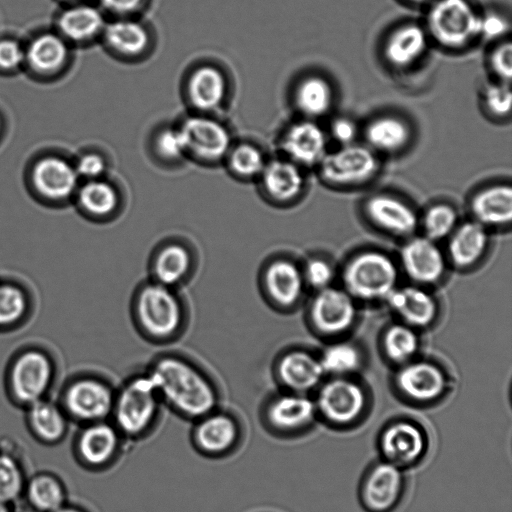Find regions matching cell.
<instances>
[{
    "instance_id": "cell-25",
    "label": "cell",
    "mask_w": 512,
    "mask_h": 512,
    "mask_svg": "<svg viewBox=\"0 0 512 512\" xmlns=\"http://www.w3.org/2000/svg\"><path fill=\"white\" fill-rule=\"evenodd\" d=\"M371 222L395 235L412 234L418 223L414 210L401 199L389 194H375L364 205Z\"/></svg>"
},
{
    "instance_id": "cell-6",
    "label": "cell",
    "mask_w": 512,
    "mask_h": 512,
    "mask_svg": "<svg viewBox=\"0 0 512 512\" xmlns=\"http://www.w3.org/2000/svg\"><path fill=\"white\" fill-rule=\"evenodd\" d=\"M189 440L193 450L209 460L234 455L242 446L246 431L240 418L220 407L191 422Z\"/></svg>"
},
{
    "instance_id": "cell-17",
    "label": "cell",
    "mask_w": 512,
    "mask_h": 512,
    "mask_svg": "<svg viewBox=\"0 0 512 512\" xmlns=\"http://www.w3.org/2000/svg\"><path fill=\"white\" fill-rule=\"evenodd\" d=\"M309 314L318 331L334 335L346 331L353 324L356 306L353 297L346 290L329 286L315 295Z\"/></svg>"
},
{
    "instance_id": "cell-1",
    "label": "cell",
    "mask_w": 512,
    "mask_h": 512,
    "mask_svg": "<svg viewBox=\"0 0 512 512\" xmlns=\"http://www.w3.org/2000/svg\"><path fill=\"white\" fill-rule=\"evenodd\" d=\"M147 373L163 405L182 419L192 422L220 407V393L213 380L182 356H160Z\"/></svg>"
},
{
    "instance_id": "cell-10",
    "label": "cell",
    "mask_w": 512,
    "mask_h": 512,
    "mask_svg": "<svg viewBox=\"0 0 512 512\" xmlns=\"http://www.w3.org/2000/svg\"><path fill=\"white\" fill-rule=\"evenodd\" d=\"M127 440L110 419L81 425L73 445L77 462L86 470H109L121 459Z\"/></svg>"
},
{
    "instance_id": "cell-33",
    "label": "cell",
    "mask_w": 512,
    "mask_h": 512,
    "mask_svg": "<svg viewBox=\"0 0 512 512\" xmlns=\"http://www.w3.org/2000/svg\"><path fill=\"white\" fill-rule=\"evenodd\" d=\"M27 424L32 435L44 444L59 442L65 437L68 429L64 410L44 399L28 406Z\"/></svg>"
},
{
    "instance_id": "cell-3",
    "label": "cell",
    "mask_w": 512,
    "mask_h": 512,
    "mask_svg": "<svg viewBox=\"0 0 512 512\" xmlns=\"http://www.w3.org/2000/svg\"><path fill=\"white\" fill-rule=\"evenodd\" d=\"M133 313L137 327L152 341L174 339L185 322V309L175 289L153 280L135 293Z\"/></svg>"
},
{
    "instance_id": "cell-43",
    "label": "cell",
    "mask_w": 512,
    "mask_h": 512,
    "mask_svg": "<svg viewBox=\"0 0 512 512\" xmlns=\"http://www.w3.org/2000/svg\"><path fill=\"white\" fill-rule=\"evenodd\" d=\"M457 223L456 211L447 204L431 206L424 216V229L426 237L435 241L451 234Z\"/></svg>"
},
{
    "instance_id": "cell-28",
    "label": "cell",
    "mask_w": 512,
    "mask_h": 512,
    "mask_svg": "<svg viewBox=\"0 0 512 512\" xmlns=\"http://www.w3.org/2000/svg\"><path fill=\"white\" fill-rule=\"evenodd\" d=\"M227 90V79L223 72L207 64L195 68L186 85L190 103L201 112L219 108L226 98Z\"/></svg>"
},
{
    "instance_id": "cell-15",
    "label": "cell",
    "mask_w": 512,
    "mask_h": 512,
    "mask_svg": "<svg viewBox=\"0 0 512 512\" xmlns=\"http://www.w3.org/2000/svg\"><path fill=\"white\" fill-rule=\"evenodd\" d=\"M52 379L49 358L37 350L19 355L11 368L10 390L14 399L25 406L43 399Z\"/></svg>"
},
{
    "instance_id": "cell-29",
    "label": "cell",
    "mask_w": 512,
    "mask_h": 512,
    "mask_svg": "<svg viewBox=\"0 0 512 512\" xmlns=\"http://www.w3.org/2000/svg\"><path fill=\"white\" fill-rule=\"evenodd\" d=\"M105 24L104 16L98 8L77 4L60 13L57 32L69 44H86L101 36Z\"/></svg>"
},
{
    "instance_id": "cell-42",
    "label": "cell",
    "mask_w": 512,
    "mask_h": 512,
    "mask_svg": "<svg viewBox=\"0 0 512 512\" xmlns=\"http://www.w3.org/2000/svg\"><path fill=\"white\" fill-rule=\"evenodd\" d=\"M319 360L324 373L340 376L358 368L360 354L351 344L337 343L327 347Z\"/></svg>"
},
{
    "instance_id": "cell-46",
    "label": "cell",
    "mask_w": 512,
    "mask_h": 512,
    "mask_svg": "<svg viewBox=\"0 0 512 512\" xmlns=\"http://www.w3.org/2000/svg\"><path fill=\"white\" fill-rule=\"evenodd\" d=\"M154 146L157 154L167 161H177L187 155L179 127H166L160 130L155 137Z\"/></svg>"
},
{
    "instance_id": "cell-18",
    "label": "cell",
    "mask_w": 512,
    "mask_h": 512,
    "mask_svg": "<svg viewBox=\"0 0 512 512\" xmlns=\"http://www.w3.org/2000/svg\"><path fill=\"white\" fill-rule=\"evenodd\" d=\"M260 283L265 297L282 309L295 305L305 286L302 270L293 261L283 257L274 258L265 264Z\"/></svg>"
},
{
    "instance_id": "cell-12",
    "label": "cell",
    "mask_w": 512,
    "mask_h": 512,
    "mask_svg": "<svg viewBox=\"0 0 512 512\" xmlns=\"http://www.w3.org/2000/svg\"><path fill=\"white\" fill-rule=\"evenodd\" d=\"M405 490V470L379 458L362 477L359 500L367 512H392Z\"/></svg>"
},
{
    "instance_id": "cell-14",
    "label": "cell",
    "mask_w": 512,
    "mask_h": 512,
    "mask_svg": "<svg viewBox=\"0 0 512 512\" xmlns=\"http://www.w3.org/2000/svg\"><path fill=\"white\" fill-rule=\"evenodd\" d=\"M184 138L186 153L208 163L225 159L232 147L228 128L220 121L206 115H192L179 126Z\"/></svg>"
},
{
    "instance_id": "cell-40",
    "label": "cell",
    "mask_w": 512,
    "mask_h": 512,
    "mask_svg": "<svg viewBox=\"0 0 512 512\" xmlns=\"http://www.w3.org/2000/svg\"><path fill=\"white\" fill-rule=\"evenodd\" d=\"M386 355L395 362H406L418 349V337L409 325H393L383 339Z\"/></svg>"
},
{
    "instance_id": "cell-27",
    "label": "cell",
    "mask_w": 512,
    "mask_h": 512,
    "mask_svg": "<svg viewBox=\"0 0 512 512\" xmlns=\"http://www.w3.org/2000/svg\"><path fill=\"white\" fill-rule=\"evenodd\" d=\"M427 45L426 29L414 22L404 23L387 37L383 48L384 58L395 69H406L424 55Z\"/></svg>"
},
{
    "instance_id": "cell-52",
    "label": "cell",
    "mask_w": 512,
    "mask_h": 512,
    "mask_svg": "<svg viewBox=\"0 0 512 512\" xmlns=\"http://www.w3.org/2000/svg\"><path fill=\"white\" fill-rule=\"evenodd\" d=\"M331 135L342 146L352 144L357 136L354 122L346 118H339L331 125Z\"/></svg>"
},
{
    "instance_id": "cell-39",
    "label": "cell",
    "mask_w": 512,
    "mask_h": 512,
    "mask_svg": "<svg viewBox=\"0 0 512 512\" xmlns=\"http://www.w3.org/2000/svg\"><path fill=\"white\" fill-rule=\"evenodd\" d=\"M225 159L232 174L245 180L258 179L267 162L263 152L250 143L232 146Z\"/></svg>"
},
{
    "instance_id": "cell-5",
    "label": "cell",
    "mask_w": 512,
    "mask_h": 512,
    "mask_svg": "<svg viewBox=\"0 0 512 512\" xmlns=\"http://www.w3.org/2000/svg\"><path fill=\"white\" fill-rule=\"evenodd\" d=\"M318 420L314 399L307 394L283 390L268 397L260 407L263 430L277 439L307 434Z\"/></svg>"
},
{
    "instance_id": "cell-50",
    "label": "cell",
    "mask_w": 512,
    "mask_h": 512,
    "mask_svg": "<svg viewBox=\"0 0 512 512\" xmlns=\"http://www.w3.org/2000/svg\"><path fill=\"white\" fill-rule=\"evenodd\" d=\"M302 272L305 283H308L318 290L329 287L333 279L332 267L329 263L321 259L310 260Z\"/></svg>"
},
{
    "instance_id": "cell-2",
    "label": "cell",
    "mask_w": 512,
    "mask_h": 512,
    "mask_svg": "<svg viewBox=\"0 0 512 512\" xmlns=\"http://www.w3.org/2000/svg\"><path fill=\"white\" fill-rule=\"evenodd\" d=\"M163 406L155 384L145 372L132 376L115 391L110 420L127 442L142 441L156 430Z\"/></svg>"
},
{
    "instance_id": "cell-35",
    "label": "cell",
    "mask_w": 512,
    "mask_h": 512,
    "mask_svg": "<svg viewBox=\"0 0 512 512\" xmlns=\"http://www.w3.org/2000/svg\"><path fill=\"white\" fill-rule=\"evenodd\" d=\"M488 246V234L484 225L477 221L467 222L452 232L449 256L461 268L476 263Z\"/></svg>"
},
{
    "instance_id": "cell-45",
    "label": "cell",
    "mask_w": 512,
    "mask_h": 512,
    "mask_svg": "<svg viewBox=\"0 0 512 512\" xmlns=\"http://www.w3.org/2000/svg\"><path fill=\"white\" fill-rule=\"evenodd\" d=\"M482 103L485 110L493 117L509 116L512 104L510 82L499 81L486 85L482 91Z\"/></svg>"
},
{
    "instance_id": "cell-26",
    "label": "cell",
    "mask_w": 512,
    "mask_h": 512,
    "mask_svg": "<svg viewBox=\"0 0 512 512\" xmlns=\"http://www.w3.org/2000/svg\"><path fill=\"white\" fill-rule=\"evenodd\" d=\"M69 57V43L58 32L40 33L25 46V65L39 76L59 73Z\"/></svg>"
},
{
    "instance_id": "cell-23",
    "label": "cell",
    "mask_w": 512,
    "mask_h": 512,
    "mask_svg": "<svg viewBox=\"0 0 512 512\" xmlns=\"http://www.w3.org/2000/svg\"><path fill=\"white\" fill-rule=\"evenodd\" d=\"M258 179L263 195L277 204L295 200L305 184L301 167L287 158L267 161Z\"/></svg>"
},
{
    "instance_id": "cell-44",
    "label": "cell",
    "mask_w": 512,
    "mask_h": 512,
    "mask_svg": "<svg viewBox=\"0 0 512 512\" xmlns=\"http://www.w3.org/2000/svg\"><path fill=\"white\" fill-rule=\"evenodd\" d=\"M26 308V296L19 287L0 283V326L16 323L24 315Z\"/></svg>"
},
{
    "instance_id": "cell-24",
    "label": "cell",
    "mask_w": 512,
    "mask_h": 512,
    "mask_svg": "<svg viewBox=\"0 0 512 512\" xmlns=\"http://www.w3.org/2000/svg\"><path fill=\"white\" fill-rule=\"evenodd\" d=\"M194 263L193 253L186 244L168 241L153 254L150 267L152 280L175 289L190 277Z\"/></svg>"
},
{
    "instance_id": "cell-20",
    "label": "cell",
    "mask_w": 512,
    "mask_h": 512,
    "mask_svg": "<svg viewBox=\"0 0 512 512\" xmlns=\"http://www.w3.org/2000/svg\"><path fill=\"white\" fill-rule=\"evenodd\" d=\"M287 159L300 167L318 165L327 153V138L323 129L311 119L288 127L281 140Z\"/></svg>"
},
{
    "instance_id": "cell-49",
    "label": "cell",
    "mask_w": 512,
    "mask_h": 512,
    "mask_svg": "<svg viewBox=\"0 0 512 512\" xmlns=\"http://www.w3.org/2000/svg\"><path fill=\"white\" fill-rule=\"evenodd\" d=\"M78 176L85 180L102 178L107 170L106 159L97 152H86L74 163Z\"/></svg>"
},
{
    "instance_id": "cell-13",
    "label": "cell",
    "mask_w": 512,
    "mask_h": 512,
    "mask_svg": "<svg viewBox=\"0 0 512 512\" xmlns=\"http://www.w3.org/2000/svg\"><path fill=\"white\" fill-rule=\"evenodd\" d=\"M318 166L327 183L351 186L372 179L379 170V161L371 148L349 144L326 153Z\"/></svg>"
},
{
    "instance_id": "cell-38",
    "label": "cell",
    "mask_w": 512,
    "mask_h": 512,
    "mask_svg": "<svg viewBox=\"0 0 512 512\" xmlns=\"http://www.w3.org/2000/svg\"><path fill=\"white\" fill-rule=\"evenodd\" d=\"M26 502L38 512H53L66 503V490L61 480L50 473H39L25 484Z\"/></svg>"
},
{
    "instance_id": "cell-54",
    "label": "cell",
    "mask_w": 512,
    "mask_h": 512,
    "mask_svg": "<svg viewBox=\"0 0 512 512\" xmlns=\"http://www.w3.org/2000/svg\"><path fill=\"white\" fill-rule=\"evenodd\" d=\"M53 512H88L86 509L76 506V505H68L65 503L58 509L54 510Z\"/></svg>"
},
{
    "instance_id": "cell-4",
    "label": "cell",
    "mask_w": 512,
    "mask_h": 512,
    "mask_svg": "<svg viewBox=\"0 0 512 512\" xmlns=\"http://www.w3.org/2000/svg\"><path fill=\"white\" fill-rule=\"evenodd\" d=\"M428 5L426 31L441 47L463 49L480 37L481 14L470 0H433Z\"/></svg>"
},
{
    "instance_id": "cell-22",
    "label": "cell",
    "mask_w": 512,
    "mask_h": 512,
    "mask_svg": "<svg viewBox=\"0 0 512 512\" xmlns=\"http://www.w3.org/2000/svg\"><path fill=\"white\" fill-rule=\"evenodd\" d=\"M406 274L421 284L438 281L445 271V258L435 242L427 237L410 239L401 249Z\"/></svg>"
},
{
    "instance_id": "cell-36",
    "label": "cell",
    "mask_w": 512,
    "mask_h": 512,
    "mask_svg": "<svg viewBox=\"0 0 512 512\" xmlns=\"http://www.w3.org/2000/svg\"><path fill=\"white\" fill-rule=\"evenodd\" d=\"M364 135L373 150L392 153L407 146L411 139V130L404 120L386 115L370 121Z\"/></svg>"
},
{
    "instance_id": "cell-47",
    "label": "cell",
    "mask_w": 512,
    "mask_h": 512,
    "mask_svg": "<svg viewBox=\"0 0 512 512\" xmlns=\"http://www.w3.org/2000/svg\"><path fill=\"white\" fill-rule=\"evenodd\" d=\"M25 65V47L11 38L0 39V71L13 72Z\"/></svg>"
},
{
    "instance_id": "cell-55",
    "label": "cell",
    "mask_w": 512,
    "mask_h": 512,
    "mask_svg": "<svg viewBox=\"0 0 512 512\" xmlns=\"http://www.w3.org/2000/svg\"><path fill=\"white\" fill-rule=\"evenodd\" d=\"M409 4L413 5H427L430 4L433 0H403Z\"/></svg>"
},
{
    "instance_id": "cell-41",
    "label": "cell",
    "mask_w": 512,
    "mask_h": 512,
    "mask_svg": "<svg viewBox=\"0 0 512 512\" xmlns=\"http://www.w3.org/2000/svg\"><path fill=\"white\" fill-rule=\"evenodd\" d=\"M25 484L20 463L11 454L0 451V502L9 504L18 500Z\"/></svg>"
},
{
    "instance_id": "cell-57",
    "label": "cell",
    "mask_w": 512,
    "mask_h": 512,
    "mask_svg": "<svg viewBox=\"0 0 512 512\" xmlns=\"http://www.w3.org/2000/svg\"><path fill=\"white\" fill-rule=\"evenodd\" d=\"M64 1L75 2V1H78V0H64Z\"/></svg>"
},
{
    "instance_id": "cell-48",
    "label": "cell",
    "mask_w": 512,
    "mask_h": 512,
    "mask_svg": "<svg viewBox=\"0 0 512 512\" xmlns=\"http://www.w3.org/2000/svg\"><path fill=\"white\" fill-rule=\"evenodd\" d=\"M489 64L499 81L510 82L512 76V44L502 42L491 52Z\"/></svg>"
},
{
    "instance_id": "cell-53",
    "label": "cell",
    "mask_w": 512,
    "mask_h": 512,
    "mask_svg": "<svg viewBox=\"0 0 512 512\" xmlns=\"http://www.w3.org/2000/svg\"><path fill=\"white\" fill-rule=\"evenodd\" d=\"M144 0H100L102 7L115 15L125 17L138 11Z\"/></svg>"
},
{
    "instance_id": "cell-8",
    "label": "cell",
    "mask_w": 512,
    "mask_h": 512,
    "mask_svg": "<svg viewBox=\"0 0 512 512\" xmlns=\"http://www.w3.org/2000/svg\"><path fill=\"white\" fill-rule=\"evenodd\" d=\"M345 290L365 301L386 299L396 288L398 270L385 254L367 251L351 259L342 276Z\"/></svg>"
},
{
    "instance_id": "cell-56",
    "label": "cell",
    "mask_w": 512,
    "mask_h": 512,
    "mask_svg": "<svg viewBox=\"0 0 512 512\" xmlns=\"http://www.w3.org/2000/svg\"><path fill=\"white\" fill-rule=\"evenodd\" d=\"M0 512H12L10 503L0 502Z\"/></svg>"
},
{
    "instance_id": "cell-11",
    "label": "cell",
    "mask_w": 512,
    "mask_h": 512,
    "mask_svg": "<svg viewBox=\"0 0 512 512\" xmlns=\"http://www.w3.org/2000/svg\"><path fill=\"white\" fill-rule=\"evenodd\" d=\"M115 391L108 382L100 378H79L65 390L63 410L67 417L81 425L110 419Z\"/></svg>"
},
{
    "instance_id": "cell-16",
    "label": "cell",
    "mask_w": 512,
    "mask_h": 512,
    "mask_svg": "<svg viewBox=\"0 0 512 512\" xmlns=\"http://www.w3.org/2000/svg\"><path fill=\"white\" fill-rule=\"evenodd\" d=\"M30 178L39 196L57 202L75 195L80 180L74 164L57 155L37 159L32 165Z\"/></svg>"
},
{
    "instance_id": "cell-9",
    "label": "cell",
    "mask_w": 512,
    "mask_h": 512,
    "mask_svg": "<svg viewBox=\"0 0 512 512\" xmlns=\"http://www.w3.org/2000/svg\"><path fill=\"white\" fill-rule=\"evenodd\" d=\"M430 446L427 429L410 418H396L386 423L377 438L380 459L405 471L423 462Z\"/></svg>"
},
{
    "instance_id": "cell-7",
    "label": "cell",
    "mask_w": 512,
    "mask_h": 512,
    "mask_svg": "<svg viewBox=\"0 0 512 512\" xmlns=\"http://www.w3.org/2000/svg\"><path fill=\"white\" fill-rule=\"evenodd\" d=\"M317 418L334 430H351L367 413L368 399L354 381L337 377L324 383L314 399Z\"/></svg>"
},
{
    "instance_id": "cell-31",
    "label": "cell",
    "mask_w": 512,
    "mask_h": 512,
    "mask_svg": "<svg viewBox=\"0 0 512 512\" xmlns=\"http://www.w3.org/2000/svg\"><path fill=\"white\" fill-rule=\"evenodd\" d=\"M386 300L390 307L411 327L429 325L437 313L433 297L419 287L395 288Z\"/></svg>"
},
{
    "instance_id": "cell-58",
    "label": "cell",
    "mask_w": 512,
    "mask_h": 512,
    "mask_svg": "<svg viewBox=\"0 0 512 512\" xmlns=\"http://www.w3.org/2000/svg\"><path fill=\"white\" fill-rule=\"evenodd\" d=\"M0 127H1V125H0Z\"/></svg>"
},
{
    "instance_id": "cell-21",
    "label": "cell",
    "mask_w": 512,
    "mask_h": 512,
    "mask_svg": "<svg viewBox=\"0 0 512 512\" xmlns=\"http://www.w3.org/2000/svg\"><path fill=\"white\" fill-rule=\"evenodd\" d=\"M275 375L284 390L307 394L319 385L324 371L315 356L302 350H292L279 357Z\"/></svg>"
},
{
    "instance_id": "cell-51",
    "label": "cell",
    "mask_w": 512,
    "mask_h": 512,
    "mask_svg": "<svg viewBox=\"0 0 512 512\" xmlns=\"http://www.w3.org/2000/svg\"><path fill=\"white\" fill-rule=\"evenodd\" d=\"M508 28V22L502 15L496 12H488L484 15L481 14L480 36L486 37L487 39H495L503 36Z\"/></svg>"
},
{
    "instance_id": "cell-32",
    "label": "cell",
    "mask_w": 512,
    "mask_h": 512,
    "mask_svg": "<svg viewBox=\"0 0 512 512\" xmlns=\"http://www.w3.org/2000/svg\"><path fill=\"white\" fill-rule=\"evenodd\" d=\"M475 221L486 226L503 225L512 219V188L497 184L479 190L471 199Z\"/></svg>"
},
{
    "instance_id": "cell-37",
    "label": "cell",
    "mask_w": 512,
    "mask_h": 512,
    "mask_svg": "<svg viewBox=\"0 0 512 512\" xmlns=\"http://www.w3.org/2000/svg\"><path fill=\"white\" fill-rule=\"evenodd\" d=\"M294 101L297 109L308 119L322 117L333 103V90L323 77L311 75L296 86Z\"/></svg>"
},
{
    "instance_id": "cell-34",
    "label": "cell",
    "mask_w": 512,
    "mask_h": 512,
    "mask_svg": "<svg viewBox=\"0 0 512 512\" xmlns=\"http://www.w3.org/2000/svg\"><path fill=\"white\" fill-rule=\"evenodd\" d=\"M75 195L81 210L97 219L110 218L120 207L118 190L102 178L86 180Z\"/></svg>"
},
{
    "instance_id": "cell-30",
    "label": "cell",
    "mask_w": 512,
    "mask_h": 512,
    "mask_svg": "<svg viewBox=\"0 0 512 512\" xmlns=\"http://www.w3.org/2000/svg\"><path fill=\"white\" fill-rule=\"evenodd\" d=\"M101 36L111 52L124 58L139 57L150 46V34L146 27L125 17L106 22Z\"/></svg>"
},
{
    "instance_id": "cell-19",
    "label": "cell",
    "mask_w": 512,
    "mask_h": 512,
    "mask_svg": "<svg viewBox=\"0 0 512 512\" xmlns=\"http://www.w3.org/2000/svg\"><path fill=\"white\" fill-rule=\"evenodd\" d=\"M396 386L407 400L416 404H430L445 394L447 380L435 364L417 361L407 363L399 370Z\"/></svg>"
}]
</instances>
